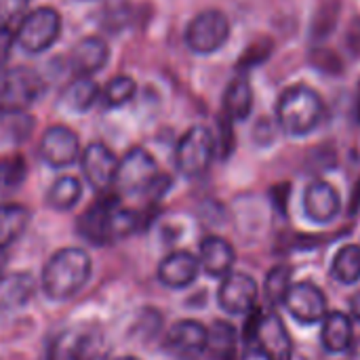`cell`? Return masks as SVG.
Wrapping results in <instances>:
<instances>
[{"label":"cell","instance_id":"6da1fadb","mask_svg":"<svg viewBox=\"0 0 360 360\" xmlns=\"http://www.w3.org/2000/svg\"><path fill=\"white\" fill-rule=\"evenodd\" d=\"M139 226V217L133 209L122 207L116 194H101L86 213L78 219V234L86 243L101 247L116 243L129 234H133Z\"/></svg>","mask_w":360,"mask_h":360},{"label":"cell","instance_id":"7a4b0ae2","mask_svg":"<svg viewBox=\"0 0 360 360\" xmlns=\"http://www.w3.org/2000/svg\"><path fill=\"white\" fill-rule=\"evenodd\" d=\"M93 270L91 257L84 249L65 247L53 253L42 272L44 295L53 302L72 300L89 281Z\"/></svg>","mask_w":360,"mask_h":360},{"label":"cell","instance_id":"3957f363","mask_svg":"<svg viewBox=\"0 0 360 360\" xmlns=\"http://www.w3.org/2000/svg\"><path fill=\"white\" fill-rule=\"evenodd\" d=\"M171 181L158 173L156 160L143 148L129 150L118 158L114 192L118 198H150L160 196Z\"/></svg>","mask_w":360,"mask_h":360},{"label":"cell","instance_id":"277c9868","mask_svg":"<svg viewBox=\"0 0 360 360\" xmlns=\"http://www.w3.org/2000/svg\"><path fill=\"white\" fill-rule=\"evenodd\" d=\"M325 116L321 95L304 84L287 89L276 103V118L285 133L302 137L312 133Z\"/></svg>","mask_w":360,"mask_h":360},{"label":"cell","instance_id":"5b68a950","mask_svg":"<svg viewBox=\"0 0 360 360\" xmlns=\"http://www.w3.org/2000/svg\"><path fill=\"white\" fill-rule=\"evenodd\" d=\"M44 95V80L32 68L0 70V120L23 114Z\"/></svg>","mask_w":360,"mask_h":360},{"label":"cell","instance_id":"8992f818","mask_svg":"<svg viewBox=\"0 0 360 360\" xmlns=\"http://www.w3.org/2000/svg\"><path fill=\"white\" fill-rule=\"evenodd\" d=\"M61 34V15L51 6L34 8L23 15L15 27V44L30 53L38 55L49 51Z\"/></svg>","mask_w":360,"mask_h":360},{"label":"cell","instance_id":"52a82bcc","mask_svg":"<svg viewBox=\"0 0 360 360\" xmlns=\"http://www.w3.org/2000/svg\"><path fill=\"white\" fill-rule=\"evenodd\" d=\"M49 360H108V344L95 329H65L51 342Z\"/></svg>","mask_w":360,"mask_h":360},{"label":"cell","instance_id":"ba28073f","mask_svg":"<svg viewBox=\"0 0 360 360\" xmlns=\"http://www.w3.org/2000/svg\"><path fill=\"white\" fill-rule=\"evenodd\" d=\"M215 154V135L205 127H192L177 143L175 162L181 175L200 177L209 171Z\"/></svg>","mask_w":360,"mask_h":360},{"label":"cell","instance_id":"9c48e42d","mask_svg":"<svg viewBox=\"0 0 360 360\" xmlns=\"http://www.w3.org/2000/svg\"><path fill=\"white\" fill-rule=\"evenodd\" d=\"M230 38V21L221 11L209 8L198 13L186 27V44L196 55L219 51Z\"/></svg>","mask_w":360,"mask_h":360},{"label":"cell","instance_id":"30bf717a","mask_svg":"<svg viewBox=\"0 0 360 360\" xmlns=\"http://www.w3.org/2000/svg\"><path fill=\"white\" fill-rule=\"evenodd\" d=\"M80 167H82V175H84L86 184L95 192L108 194L114 188L118 158L108 146L97 143V141L89 143L80 154Z\"/></svg>","mask_w":360,"mask_h":360},{"label":"cell","instance_id":"8fae6325","mask_svg":"<svg viewBox=\"0 0 360 360\" xmlns=\"http://www.w3.org/2000/svg\"><path fill=\"white\" fill-rule=\"evenodd\" d=\"M283 306L289 310V314L302 323V325H314V323H321L329 310H327V297L325 293L308 283V281H302V283H293L285 295V302Z\"/></svg>","mask_w":360,"mask_h":360},{"label":"cell","instance_id":"7c38bea8","mask_svg":"<svg viewBox=\"0 0 360 360\" xmlns=\"http://www.w3.org/2000/svg\"><path fill=\"white\" fill-rule=\"evenodd\" d=\"M38 154L40 158L53 167V169H63L74 165L82 150H80V139L78 135L63 124H53L44 131L40 146H38Z\"/></svg>","mask_w":360,"mask_h":360},{"label":"cell","instance_id":"4fadbf2b","mask_svg":"<svg viewBox=\"0 0 360 360\" xmlns=\"http://www.w3.org/2000/svg\"><path fill=\"white\" fill-rule=\"evenodd\" d=\"M247 348L255 350L264 360H291V354H293L289 331H287L283 319L274 310H270L268 314L262 316L257 335H255L253 344Z\"/></svg>","mask_w":360,"mask_h":360},{"label":"cell","instance_id":"5bb4252c","mask_svg":"<svg viewBox=\"0 0 360 360\" xmlns=\"http://www.w3.org/2000/svg\"><path fill=\"white\" fill-rule=\"evenodd\" d=\"M259 295V285L253 276L243 274V272H230L224 276L219 291H217V302L221 310L228 314H249Z\"/></svg>","mask_w":360,"mask_h":360},{"label":"cell","instance_id":"9a60e30c","mask_svg":"<svg viewBox=\"0 0 360 360\" xmlns=\"http://www.w3.org/2000/svg\"><path fill=\"white\" fill-rule=\"evenodd\" d=\"M209 329L198 321L175 323L165 340L167 352L175 360H198L207 352Z\"/></svg>","mask_w":360,"mask_h":360},{"label":"cell","instance_id":"2e32d148","mask_svg":"<svg viewBox=\"0 0 360 360\" xmlns=\"http://www.w3.org/2000/svg\"><path fill=\"white\" fill-rule=\"evenodd\" d=\"M304 211L314 224H331L342 211V198L338 190L327 181H312L304 192Z\"/></svg>","mask_w":360,"mask_h":360},{"label":"cell","instance_id":"e0dca14e","mask_svg":"<svg viewBox=\"0 0 360 360\" xmlns=\"http://www.w3.org/2000/svg\"><path fill=\"white\" fill-rule=\"evenodd\" d=\"M200 272V262L188 251L169 253L158 266V281L169 289H186L190 287Z\"/></svg>","mask_w":360,"mask_h":360},{"label":"cell","instance_id":"ac0fdd59","mask_svg":"<svg viewBox=\"0 0 360 360\" xmlns=\"http://www.w3.org/2000/svg\"><path fill=\"white\" fill-rule=\"evenodd\" d=\"M110 59V49L103 38L99 36H86L76 42L70 55V65L76 72V76H93Z\"/></svg>","mask_w":360,"mask_h":360},{"label":"cell","instance_id":"d6986e66","mask_svg":"<svg viewBox=\"0 0 360 360\" xmlns=\"http://www.w3.org/2000/svg\"><path fill=\"white\" fill-rule=\"evenodd\" d=\"M200 268L213 276V278H224L232 272L234 262H236V251L234 247L221 238V236H207L200 243Z\"/></svg>","mask_w":360,"mask_h":360},{"label":"cell","instance_id":"ffe728a7","mask_svg":"<svg viewBox=\"0 0 360 360\" xmlns=\"http://www.w3.org/2000/svg\"><path fill=\"white\" fill-rule=\"evenodd\" d=\"M352 338H354V329H352V321L348 314L329 312L323 319L321 340L327 352H333V354L346 352L352 346Z\"/></svg>","mask_w":360,"mask_h":360},{"label":"cell","instance_id":"44dd1931","mask_svg":"<svg viewBox=\"0 0 360 360\" xmlns=\"http://www.w3.org/2000/svg\"><path fill=\"white\" fill-rule=\"evenodd\" d=\"M253 108V91L247 76H236L224 93V114L234 120H245Z\"/></svg>","mask_w":360,"mask_h":360},{"label":"cell","instance_id":"7402d4cb","mask_svg":"<svg viewBox=\"0 0 360 360\" xmlns=\"http://www.w3.org/2000/svg\"><path fill=\"white\" fill-rule=\"evenodd\" d=\"M99 95H101V89L91 76H76V80L70 82L68 89L63 91L61 103L70 112H86L99 101Z\"/></svg>","mask_w":360,"mask_h":360},{"label":"cell","instance_id":"603a6c76","mask_svg":"<svg viewBox=\"0 0 360 360\" xmlns=\"http://www.w3.org/2000/svg\"><path fill=\"white\" fill-rule=\"evenodd\" d=\"M82 198V184L80 179L72 177V175H65V177H59L53 181V186L49 188L46 192V205L53 209V211H70L74 209Z\"/></svg>","mask_w":360,"mask_h":360},{"label":"cell","instance_id":"cb8c5ba5","mask_svg":"<svg viewBox=\"0 0 360 360\" xmlns=\"http://www.w3.org/2000/svg\"><path fill=\"white\" fill-rule=\"evenodd\" d=\"M32 219L30 209L23 205H0V247L15 243L27 228Z\"/></svg>","mask_w":360,"mask_h":360},{"label":"cell","instance_id":"d4e9b609","mask_svg":"<svg viewBox=\"0 0 360 360\" xmlns=\"http://www.w3.org/2000/svg\"><path fill=\"white\" fill-rule=\"evenodd\" d=\"M236 329L230 323H215L209 329L207 352L213 360H236Z\"/></svg>","mask_w":360,"mask_h":360},{"label":"cell","instance_id":"484cf974","mask_svg":"<svg viewBox=\"0 0 360 360\" xmlns=\"http://www.w3.org/2000/svg\"><path fill=\"white\" fill-rule=\"evenodd\" d=\"M331 276L342 285H356L360 281V245L342 247L331 262Z\"/></svg>","mask_w":360,"mask_h":360},{"label":"cell","instance_id":"4316f807","mask_svg":"<svg viewBox=\"0 0 360 360\" xmlns=\"http://www.w3.org/2000/svg\"><path fill=\"white\" fill-rule=\"evenodd\" d=\"M340 13H342V2L340 0H325L316 13H314V19H312V25H310V36L314 42H323L327 40L338 21H340Z\"/></svg>","mask_w":360,"mask_h":360},{"label":"cell","instance_id":"83f0119b","mask_svg":"<svg viewBox=\"0 0 360 360\" xmlns=\"http://www.w3.org/2000/svg\"><path fill=\"white\" fill-rule=\"evenodd\" d=\"M135 91H137L135 80L127 74H120V76H114L101 89L99 101L103 103V108H122L135 97Z\"/></svg>","mask_w":360,"mask_h":360},{"label":"cell","instance_id":"f1b7e54d","mask_svg":"<svg viewBox=\"0 0 360 360\" xmlns=\"http://www.w3.org/2000/svg\"><path fill=\"white\" fill-rule=\"evenodd\" d=\"M291 285H293L291 283V268L285 264L274 266L264 281V297L268 300V304L272 308H276L285 302V295H287Z\"/></svg>","mask_w":360,"mask_h":360},{"label":"cell","instance_id":"f546056e","mask_svg":"<svg viewBox=\"0 0 360 360\" xmlns=\"http://www.w3.org/2000/svg\"><path fill=\"white\" fill-rule=\"evenodd\" d=\"M25 162L21 156H13L6 160H0V200L15 192L23 179H25Z\"/></svg>","mask_w":360,"mask_h":360},{"label":"cell","instance_id":"4dcf8cb0","mask_svg":"<svg viewBox=\"0 0 360 360\" xmlns=\"http://www.w3.org/2000/svg\"><path fill=\"white\" fill-rule=\"evenodd\" d=\"M272 49H274V42L270 38H259L255 40L253 44H249V49L243 53V57L238 59V70L245 72L249 68H255V65H262L264 61H268V57L272 55Z\"/></svg>","mask_w":360,"mask_h":360},{"label":"cell","instance_id":"1f68e13d","mask_svg":"<svg viewBox=\"0 0 360 360\" xmlns=\"http://www.w3.org/2000/svg\"><path fill=\"white\" fill-rule=\"evenodd\" d=\"M30 0H0V25L17 27Z\"/></svg>","mask_w":360,"mask_h":360},{"label":"cell","instance_id":"d6a6232c","mask_svg":"<svg viewBox=\"0 0 360 360\" xmlns=\"http://www.w3.org/2000/svg\"><path fill=\"white\" fill-rule=\"evenodd\" d=\"M310 59H312L314 68H319L321 72H327V74H338V72H342V59H340L333 51H329V49H325V46H316V49L312 51Z\"/></svg>","mask_w":360,"mask_h":360},{"label":"cell","instance_id":"836d02e7","mask_svg":"<svg viewBox=\"0 0 360 360\" xmlns=\"http://www.w3.org/2000/svg\"><path fill=\"white\" fill-rule=\"evenodd\" d=\"M232 148H234L232 120L226 114H221V118H219V135L215 137V150H217V154L221 158H226V156H230Z\"/></svg>","mask_w":360,"mask_h":360},{"label":"cell","instance_id":"e575fe53","mask_svg":"<svg viewBox=\"0 0 360 360\" xmlns=\"http://www.w3.org/2000/svg\"><path fill=\"white\" fill-rule=\"evenodd\" d=\"M13 46H15V27L0 25V68L6 63Z\"/></svg>","mask_w":360,"mask_h":360},{"label":"cell","instance_id":"d590c367","mask_svg":"<svg viewBox=\"0 0 360 360\" xmlns=\"http://www.w3.org/2000/svg\"><path fill=\"white\" fill-rule=\"evenodd\" d=\"M348 209H350V213H352V215H354V213L360 209V181H359V186L354 188V192H352V200H350V207H348Z\"/></svg>","mask_w":360,"mask_h":360},{"label":"cell","instance_id":"8d00e7d4","mask_svg":"<svg viewBox=\"0 0 360 360\" xmlns=\"http://www.w3.org/2000/svg\"><path fill=\"white\" fill-rule=\"evenodd\" d=\"M350 310H352V314L360 319V293L356 295H352V300H350Z\"/></svg>","mask_w":360,"mask_h":360},{"label":"cell","instance_id":"74e56055","mask_svg":"<svg viewBox=\"0 0 360 360\" xmlns=\"http://www.w3.org/2000/svg\"><path fill=\"white\" fill-rule=\"evenodd\" d=\"M354 112H356V120L360 122V82H359V91H356V105H354Z\"/></svg>","mask_w":360,"mask_h":360},{"label":"cell","instance_id":"f35d334b","mask_svg":"<svg viewBox=\"0 0 360 360\" xmlns=\"http://www.w3.org/2000/svg\"><path fill=\"white\" fill-rule=\"evenodd\" d=\"M4 264H6V253H4V249L0 247V272H2V268H4Z\"/></svg>","mask_w":360,"mask_h":360},{"label":"cell","instance_id":"ab89813d","mask_svg":"<svg viewBox=\"0 0 360 360\" xmlns=\"http://www.w3.org/2000/svg\"><path fill=\"white\" fill-rule=\"evenodd\" d=\"M118 360H137V359H133V356H122V359H118Z\"/></svg>","mask_w":360,"mask_h":360}]
</instances>
